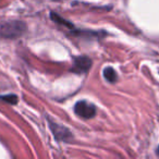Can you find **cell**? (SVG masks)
<instances>
[{"mask_svg":"<svg viewBox=\"0 0 159 159\" xmlns=\"http://www.w3.org/2000/svg\"><path fill=\"white\" fill-rule=\"evenodd\" d=\"M26 32V24L22 21L12 20L0 23V36L3 38H18Z\"/></svg>","mask_w":159,"mask_h":159,"instance_id":"obj_1","label":"cell"},{"mask_svg":"<svg viewBox=\"0 0 159 159\" xmlns=\"http://www.w3.org/2000/svg\"><path fill=\"white\" fill-rule=\"evenodd\" d=\"M74 112L83 119H91L96 115L97 109H96L95 105L85 102V100H81V102H77L75 104Z\"/></svg>","mask_w":159,"mask_h":159,"instance_id":"obj_2","label":"cell"},{"mask_svg":"<svg viewBox=\"0 0 159 159\" xmlns=\"http://www.w3.org/2000/svg\"><path fill=\"white\" fill-rule=\"evenodd\" d=\"M49 122V126H50V130L52 131L53 136L56 137L57 141H64V142H69L72 139V133L66 128V126L61 125V124L57 123V122L52 121L50 118H47Z\"/></svg>","mask_w":159,"mask_h":159,"instance_id":"obj_3","label":"cell"},{"mask_svg":"<svg viewBox=\"0 0 159 159\" xmlns=\"http://www.w3.org/2000/svg\"><path fill=\"white\" fill-rule=\"evenodd\" d=\"M92 66V60L86 56H79V57L73 58V68L72 72L82 74L87 73Z\"/></svg>","mask_w":159,"mask_h":159,"instance_id":"obj_4","label":"cell"},{"mask_svg":"<svg viewBox=\"0 0 159 159\" xmlns=\"http://www.w3.org/2000/svg\"><path fill=\"white\" fill-rule=\"evenodd\" d=\"M104 77L110 83H115L117 81V72L115 71V69L111 68V66H108L104 70Z\"/></svg>","mask_w":159,"mask_h":159,"instance_id":"obj_5","label":"cell"},{"mask_svg":"<svg viewBox=\"0 0 159 159\" xmlns=\"http://www.w3.org/2000/svg\"><path fill=\"white\" fill-rule=\"evenodd\" d=\"M50 16H51V19H52L53 22L58 23V24H61V25H66V26L70 27V29H73V24H71L70 22L66 21L63 18H61V16H60L59 14L55 13V12H51V13H50Z\"/></svg>","mask_w":159,"mask_h":159,"instance_id":"obj_6","label":"cell"},{"mask_svg":"<svg viewBox=\"0 0 159 159\" xmlns=\"http://www.w3.org/2000/svg\"><path fill=\"white\" fill-rule=\"evenodd\" d=\"M1 99L3 100V102H8V104L10 105H16L18 104V96L14 95V94H8V95H2L1 96Z\"/></svg>","mask_w":159,"mask_h":159,"instance_id":"obj_7","label":"cell"},{"mask_svg":"<svg viewBox=\"0 0 159 159\" xmlns=\"http://www.w3.org/2000/svg\"><path fill=\"white\" fill-rule=\"evenodd\" d=\"M157 152H158V155H159V146H158V148H157Z\"/></svg>","mask_w":159,"mask_h":159,"instance_id":"obj_8","label":"cell"}]
</instances>
